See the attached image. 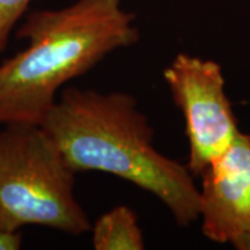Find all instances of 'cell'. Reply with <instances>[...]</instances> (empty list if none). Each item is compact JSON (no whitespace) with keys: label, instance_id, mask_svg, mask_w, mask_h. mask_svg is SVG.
I'll return each mask as SVG.
<instances>
[{"label":"cell","instance_id":"obj_1","mask_svg":"<svg viewBox=\"0 0 250 250\" xmlns=\"http://www.w3.org/2000/svg\"><path fill=\"white\" fill-rule=\"evenodd\" d=\"M41 125L75 172L100 171L134 184L164 203L181 227L199 220L193 174L156 150L153 128L132 95L68 88Z\"/></svg>","mask_w":250,"mask_h":250},{"label":"cell","instance_id":"obj_2","mask_svg":"<svg viewBox=\"0 0 250 250\" xmlns=\"http://www.w3.org/2000/svg\"><path fill=\"white\" fill-rule=\"evenodd\" d=\"M121 0H78L28 14L16 36L28 46L0 64V124H42L68 81L139 39Z\"/></svg>","mask_w":250,"mask_h":250},{"label":"cell","instance_id":"obj_3","mask_svg":"<svg viewBox=\"0 0 250 250\" xmlns=\"http://www.w3.org/2000/svg\"><path fill=\"white\" fill-rule=\"evenodd\" d=\"M75 171L42 125L0 131V229L27 225L82 235L92 228L75 197Z\"/></svg>","mask_w":250,"mask_h":250},{"label":"cell","instance_id":"obj_4","mask_svg":"<svg viewBox=\"0 0 250 250\" xmlns=\"http://www.w3.org/2000/svg\"><path fill=\"white\" fill-rule=\"evenodd\" d=\"M163 77L185 118L189 142L187 167L193 175H200L239 132L225 93L221 65L213 60L179 53Z\"/></svg>","mask_w":250,"mask_h":250},{"label":"cell","instance_id":"obj_5","mask_svg":"<svg viewBox=\"0 0 250 250\" xmlns=\"http://www.w3.org/2000/svg\"><path fill=\"white\" fill-rule=\"evenodd\" d=\"M200 177L203 235L238 250H250V135L239 131Z\"/></svg>","mask_w":250,"mask_h":250},{"label":"cell","instance_id":"obj_6","mask_svg":"<svg viewBox=\"0 0 250 250\" xmlns=\"http://www.w3.org/2000/svg\"><path fill=\"white\" fill-rule=\"evenodd\" d=\"M92 229L96 250H142L143 232L138 215L128 206H117L100 215Z\"/></svg>","mask_w":250,"mask_h":250},{"label":"cell","instance_id":"obj_7","mask_svg":"<svg viewBox=\"0 0 250 250\" xmlns=\"http://www.w3.org/2000/svg\"><path fill=\"white\" fill-rule=\"evenodd\" d=\"M31 0H0V53L7 47L9 38Z\"/></svg>","mask_w":250,"mask_h":250},{"label":"cell","instance_id":"obj_8","mask_svg":"<svg viewBox=\"0 0 250 250\" xmlns=\"http://www.w3.org/2000/svg\"><path fill=\"white\" fill-rule=\"evenodd\" d=\"M22 245V233L20 231L0 229V250H18Z\"/></svg>","mask_w":250,"mask_h":250}]
</instances>
